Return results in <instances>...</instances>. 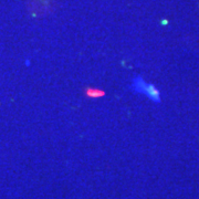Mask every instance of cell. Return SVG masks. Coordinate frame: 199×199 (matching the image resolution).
I'll list each match as a JSON object with an SVG mask.
<instances>
[{
  "instance_id": "obj_2",
  "label": "cell",
  "mask_w": 199,
  "mask_h": 199,
  "mask_svg": "<svg viewBox=\"0 0 199 199\" xmlns=\"http://www.w3.org/2000/svg\"><path fill=\"white\" fill-rule=\"evenodd\" d=\"M146 95L150 100H153L156 103H159L160 102V95H159V91L156 87H155L153 84H148L147 85L146 90Z\"/></svg>"
},
{
  "instance_id": "obj_3",
  "label": "cell",
  "mask_w": 199,
  "mask_h": 199,
  "mask_svg": "<svg viewBox=\"0 0 199 199\" xmlns=\"http://www.w3.org/2000/svg\"><path fill=\"white\" fill-rule=\"evenodd\" d=\"M104 92L101 91V90H98V89H87L85 91V95L86 96H89V98H101L104 95Z\"/></svg>"
},
{
  "instance_id": "obj_1",
  "label": "cell",
  "mask_w": 199,
  "mask_h": 199,
  "mask_svg": "<svg viewBox=\"0 0 199 199\" xmlns=\"http://www.w3.org/2000/svg\"><path fill=\"white\" fill-rule=\"evenodd\" d=\"M147 85H148V84H147L146 82L144 81L141 77H134V80L132 82V89H133V91L136 92V93L146 94Z\"/></svg>"
}]
</instances>
